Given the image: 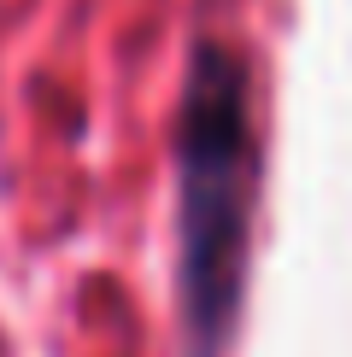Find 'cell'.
<instances>
[{
  "instance_id": "cell-1",
  "label": "cell",
  "mask_w": 352,
  "mask_h": 357,
  "mask_svg": "<svg viewBox=\"0 0 352 357\" xmlns=\"http://www.w3.org/2000/svg\"><path fill=\"white\" fill-rule=\"evenodd\" d=\"M176 328L182 357H229L253 264L264 146L253 65L229 41H200L176 100Z\"/></svg>"
}]
</instances>
